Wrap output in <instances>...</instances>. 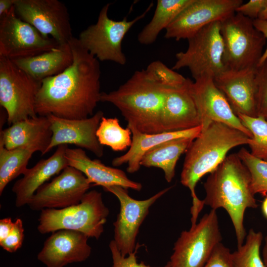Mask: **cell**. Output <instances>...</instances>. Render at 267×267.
Segmentation results:
<instances>
[{
	"mask_svg": "<svg viewBox=\"0 0 267 267\" xmlns=\"http://www.w3.org/2000/svg\"><path fill=\"white\" fill-rule=\"evenodd\" d=\"M91 185L83 173L68 166L50 182L42 185L27 205L33 210L41 211L69 207L80 203Z\"/></svg>",
	"mask_w": 267,
	"mask_h": 267,
	"instance_id": "9a60e30c",
	"label": "cell"
},
{
	"mask_svg": "<svg viewBox=\"0 0 267 267\" xmlns=\"http://www.w3.org/2000/svg\"><path fill=\"white\" fill-rule=\"evenodd\" d=\"M88 238L80 232L57 230L44 241L37 259L46 267H64L69 264L84 262L91 251Z\"/></svg>",
	"mask_w": 267,
	"mask_h": 267,
	"instance_id": "d6986e66",
	"label": "cell"
},
{
	"mask_svg": "<svg viewBox=\"0 0 267 267\" xmlns=\"http://www.w3.org/2000/svg\"><path fill=\"white\" fill-rule=\"evenodd\" d=\"M222 240L217 211L212 209L189 230L181 232L169 261L170 267H203Z\"/></svg>",
	"mask_w": 267,
	"mask_h": 267,
	"instance_id": "30bf717a",
	"label": "cell"
},
{
	"mask_svg": "<svg viewBox=\"0 0 267 267\" xmlns=\"http://www.w3.org/2000/svg\"><path fill=\"white\" fill-rule=\"evenodd\" d=\"M191 82L187 78L183 84L168 89L162 108L164 132L183 131L200 126L197 109L190 90Z\"/></svg>",
	"mask_w": 267,
	"mask_h": 267,
	"instance_id": "ffe728a7",
	"label": "cell"
},
{
	"mask_svg": "<svg viewBox=\"0 0 267 267\" xmlns=\"http://www.w3.org/2000/svg\"><path fill=\"white\" fill-rule=\"evenodd\" d=\"M163 84L178 87L183 84L187 78L168 67L162 61L156 60L151 62L146 67Z\"/></svg>",
	"mask_w": 267,
	"mask_h": 267,
	"instance_id": "d6a6232c",
	"label": "cell"
},
{
	"mask_svg": "<svg viewBox=\"0 0 267 267\" xmlns=\"http://www.w3.org/2000/svg\"><path fill=\"white\" fill-rule=\"evenodd\" d=\"M257 19L267 21V5L260 13Z\"/></svg>",
	"mask_w": 267,
	"mask_h": 267,
	"instance_id": "ee69618b",
	"label": "cell"
},
{
	"mask_svg": "<svg viewBox=\"0 0 267 267\" xmlns=\"http://www.w3.org/2000/svg\"><path fill=\"white\" fill-rule=\"evenodd\" d=\"M67 145H60L54 153L46 159H42L28 169L23 177L14 184L12 190L16 196L15 205L21 207L28 204L37 190L52 177L68 166L66 158Z\"/></svg>",
	"mask_w": 267,
	"mask_h": 267,
	"instance_id": "603a6c76",
	"label": "cell"
},
{
	"mask_svg": "<svg viewBox=\"0 0 267 267\" xmlns=\"http://www.w3.org/2000/svg\"><path fill=\"white\" fill-rule=\"evenodd\" d=\"M111 4L108 3L103 6L96 23L82 31L78 39L83 46L98 61H110L124 65L127 58L122 50L123 39L130 29L145 16L153 3H150L143 13L130 21L127 17L120 21L110 19L108 12Z\"/></svg>",
	"mask_w": 267,
	"mask_h": 267,
	"instance_id": "52a82bcc",
	"label": "cell"
},
{
	"mask_svg": "<svg viewBox=\"0 0 267 267\" xmlns=\"http://www.w3.org/2000/svg\"><path fill=\"white\" fill-rule=\"evenodd\" d=\"M243 125L251 133L248 144L250 153L254 157L267 161V120L262 116L250 117L238 114Z\"/></svg>",
	"mask_w": 267,
	"mask_h": 267,
	"instance_id": "4dcf8cb0",
	"label": "cell"
},
{
	"mask_svg": "<svg viewBox=\"0 0 267 267\" xmlns=\"http://www.w3.org/2000/svg\"><path fill=\"white\" fill-rule=\"evenodd\" d=\"M237 154L249 170L251 178V189L254 195L267 194V161L253 156L250 152L242 148Z\"/></svg>",
	"mask_w": 267,
	"mask_h": 267,
	"instance_id": "1f68e13d",
	"label": "cell"
},
{
	"mask_svg": "<svg viewBox=\"0 0 267 267\" xmlns=\"http://www.w3.org/2000/svg\"><path fill=\"white\" fill-rule=\"evenodd\" d=\"M131 130L121 126L117 118L103 117L96 135L99 143L110 147L113 151H124L130 147L132 142Z\"/></svg>",
	"mask_w": 267,
	"mask_h": 267,
	"instance_id": "f1b7e54d",
	"label": "cell"
},
{
	"mask_svg": "<svg viewBox=\"0 0 267 267\" xmlns=\"http://www.w3.org/2000/svg\"><path fill=\"white\" fill-rule=\"evenodd\" d=\"M257 114L266 118L267 115V59L256 68Z\"/></svg>",
	"mask_w": 267,
	"mask_h": 267,
	"instance_id": "836d02e7",
	"label": "cell"
},
{
	"mask_svg": "<svg viewBox=\"0 0 267 267\" xmlns=\"http://www.w3.org/2000/svg\"><path fill=\"white\" fill-rule=\"evenodd\" d=\"M41 85L11 59L0 56V105L9 125L38 116L36 102Z\"/></svg>",
	"mask_w": 267,
	"mask_h": 267,
	"instance_id": "ba28073f",
	"label": "cell"
},
{
	"mask_svg": "<svg viewBox=\"0 0 267 267\" xmlns=\"http://www.w3.org/2000/svg\"><path fill=\"white\" fill-rule=\"evenodd\" d=\"M263 239L262 232L250 229L245 243L231 253L233 267H266L260 251Z\"/></svg>",
	"mask_w": 267,
	"mask_h": 267,
	"instance_id": "f546056e",
	"label": "cell"
},
{
	"mask_svg": "<svg viewBox=\"0 0 267 267\" xmlns=\"http://www.w3.org/2000/svg\"><path fill=\"white\" fill-rule=\"evenodd\" d=\"M171 86L163 84L147 69L135 71L117 89L101 92L100 101L117 108L131 125L147 134L164 132L162 108Z\"/></svg>",
	"mask_w": 267,
	"mask_h": 267,
	"instance_id": "277c9868",
	"label": "cell"
},
{
	"mask_svg": "<svg viewBox=\"0 0 267 267\" xmlns=\"http://www.w3.org/2000/svg\"><path fill=\"white\" fill-rule=\"evenodd\" d=\"M34 27L19 18L14 5L0 17V56L11 60L35 56L58 45Z\"/></svg>",
	"mask_w": 267,
	"mask_h": 267,
	"instance_id": "8fae6325",
	"label": "cell"
},
{
	"mask_svg": "<svg viewBox=\"0 0 267 267\" xmlns=\"http://www.w3.org/2000/svg\"><path fill=\"white\" fill-rule=\"evenodd\" d=\"M109 246L112 255V267H152L143 262L137 263L136 254L139 247L138 244L134 252L126 257L121 255L114 240L110 241ZM170 267V265L168 261L163 267Z\"/></svg>",
	"mask_w": 267,
	"mask_h": 267,
	"instance_id": "e575fe53",
	"label": "cell"
},
{
	"mask_svg": "<svg viewBox=\"0 0 267 267\" xmlns=\"http://www.w3.org/2000/svg\"><path fill=\"white\" fill-rule=\"evenodd\" d=\"M14 222L10 218L0 220V241L7 237L12 230Z\"/></svg>",
	"mask_w": 267,
	"mask_h": 267,
	"instance_id": "ab89813d",
	"label": "cell"
},
{
	"mask_svg": "<svg viewBox=\"0 0 267 267\" xmlns=\"http://www.w3.org/2000/svg\"><path fill=\"white\" fill-rule=\"evenodd\" d=\"M16 0H0V17L7 13L15 5Z\"/></svg>",
	"mask_w": 267,
	"mask_h": 267,
	"instance_id": "60d3db41",
	"label": "cell"
},
{
	"mask_svg": "<svg viewBox=\"0 0 267 267\" xmlns=\"http://www.w3.org/2000/svg\"><path fill=\"white\" fill-rule=\"evenodd\" d=\"M11 60L33 78L42 82L63 72L72 64L73 57L68 43L35 56Z\"/></svg>",
	"mask_w": 267,
	"mask_h": 267,
	"instance_id": "d4e9b609",
	"label": "cell"
},
{
	"mask_svg": "<svg viewBox=\"0 0 267 267\" xmlns=\"http://www.w3.org/2000/svg\"><path fill=\"white\" fill-rule=\"evenodd\" d=\"M266 120H267V116H266Z\"/></svg>",
	"mask_w": 267,
	"mask_h": 267,
	"instance_id": "f6af8a7d",
	"label": "cell"
},
{
	"mask_svg": "<svg viewBox=\"0 0 267 267\" xmlns=\"http://www.w3.org/2000/svg\"><path fill=\"white\" fill-rule=\"evenodd\" d=\"M253 24L255 28L264 35L266 40V47L260 60L259 65L267 59V21L256 19L253 20Z\"/></svg>",
	"mask_w": 267,
	"mask_h": 267,
	"instance_id": "f35d334b",
	"label": "cell"
},
{
	"mask_svg": "<svg viewBox=\"0 0 267 267\" xmlns=\"http://www.w3.org/2000/svg\"><path fill=\"white\" fill-rule=\"evenodd\" d=\"M16 15L34 27L43 36L59 44H68L73 37L69 13L58 0H16Z\"/></svg>",
	"mask_w": 267,
	"mask_h": 267,
	"instance_id": "4fadbf2b",
	"label": "cell"
},
{
	"mask_svg": "<svg viewBox=\"0 0 267 267\" xmlns=\"http://www.w3.org/2000/svg\"><path fill=\"white\" fill-rule=\"evenodd\" d=\"M37 151L32 148L7 149L0 143V195L7 185L23 174L32 155Z\"/></svg>",
	"mask_w": 267,
	"mask_h": 267,
	"instance_id": "83f0119b",
	"label": "cell"
},
{
	"mask_svg": "<svg viewBox=\"0 0 267 267\" xmlns=\"http://www.w3.org/2000/svg\"><path fill=\"white\" fill-rule=\"evenodd\" d=\"M251 137L242 131L225 124L213 122L201 130L186 151L180 182L187 187L192 198L190 209L191 226L197 223L204 205L195 192V187L205 175L213 172L233 148L248 144Z\"/></svg>",
	"mask_w": 267,
	"mask_h": 267,
	"instance_id": "7a4b0ae2",
	"label": "cell"
},
{
	"mask_svg": "<svg viewBox=\"0 0 267 267\" xmlns=\"http://www.w3.org/2000/svg\"><path fill=\"white\" fill-rule=\"evenodd\" d=\"M226 70L257 68L266 45L264 35L253 20L235 12L221 22Z\"/></svg>",
	"mask_w": 267,
	"mask_h": 267,
	"instance_id": "8992f818",
	"label": "cell"
},
{
	"mask_svg": "<svg viewBox=\"0 0 267 267\" xmlns=\"http://www.w3.org/2000/svg\"><path fill=\"white\" fill-rule=\"evenodd\" d=\"M132 134V142L128 151L124 154L116 157L112 161L113 166L127 164V171L130 174L137 172L143 155L150 149L163 142L181 138H196L201 132L200 126L190 129L164 132L157 134L143 133L134 127L127 125Z\"/></svg>",
	"mask_w": 267,
	"mask_h": 267,
	"instance_id": "cb8c5ba5",
	"label": "cell"
},
{
	"mask_svg": "<svg viewBox=\"0 0 267 267\" xmlns=\"http://www.w3.org/2000/svg\"><path fill=\"white\" fill-rule=\"evenodd\" d=\"M41 212L38 230L41 234L66 229L80 232L96 239L103 233L109 214L102 193L95 190L88 191L78 204Z\"/></svg>",
	"mask_w": 267,
	"mask_h": 267,
	"instance_id": "5b68a950",
	"label": "cell"
},
{
	"mask_svg": "<svg viewBox=\"0 0 267 267\" xmlns=\"http://www.w3.org/2000/svg\"><path fill=\"white\" fill-rule=\"evenodd\" d=\"M251 184L250 172L237 153L227 155L203 184L204 205L213 210L222 208L226 211L235 230L237 248L243 245L247 235L245 211L258 207Z\"/></svg>",
	"mask_w": 267,
	"mask_h": 267,
	"instance_id": "3957f363",
	"label": "cell"
},
{
	"mask_svg": "<svg viewBox=\"0 0 267 267\" xmlns=\"http://www.w3.org/2000/svg\"><path fill=\"white\" fill-rule=\"evenodd\" d=\"M242 0H193L166 28L164 37L188 39L206 26L235 13Z\"/></svg>",
	"mask_w": 267,
	"mask_h": 267,
	"instance_id": "5bb4252c",
	"label": "cell"
},
{
	"mask_svg": "<svg viewBox=\"0 0 267 267\" xmlns=\"http://www.w3.org/2000/svg\"><path fill=\"white\" fill-rule=\"evenodd\" d=\"M187 41V49L176 54L173 70L187 68L194 80L205 77L214 79L226 70L222 61L221 21L206 26Z\"/></svg>",
	"mask_w": 267,
	"mask_h": 267,
	"instance_id": "9c48e42d",
	"label": "cell"
},
{
	"mask_svg": "<svg viewBox=\"0 0 267 267\" xmlns=\"http://www.w3.org/2000/svg\"><path fill=\"white\" fill-rule=\"evenodd\" d=\"M47 117L50 122L52 135L46 153L55 146L70 144L87 149L98 157L103 156V146L99 143L96 135L104 117L102 111L83 119H63L52 115Z\"/></svg>",
	"mask_w": 267,
	"mask_h": 267,
	"instance_id": "e0dca14e",
	"label": "cell"
},
{
	"mask_svg": "<svg viewBox=\"0 0 267 267\" xmlns=\"http://www.w3.org/2000/svg\"><path fill=\"white\" fill-rule=\"evenodd\" d=\"M172 186L163 189L145 200H136L128 194V189L120 186L104 188L118 199L120 208L114 222V239L116 246L123 256L134 252L137 246L136 237L139 227L148 214L150 207Z\"/></svg>",
	"mask_w": 267,
	"mask_h": 267,
	"instance_id": "7c38bea8",
	"label": "cell"
},
{
	"mask_svg": "<svg viewBox=\"0 0 267 267\" xmlns=\"http://www.w3.org/2000/svg\"><path fill=\"white\" fill-rule=\"evenodd\" d=\"M190 90L197 109L201 130L213 122H218L236 128L252 137L251 133L233 112L213 78L205 77L192 81Z\"/></svg>",
	"mask_w": 267,
	"mask_h": 267,
	"instance_id": "2e32d148",
	"label": "cell"
},
{
	"mask_svg": "<svg viewBox=\"0 0 267 267\" xmlns=\"http://www.w3.org/2000/svg\"><path fill=\"white\" fill-rule=\"evenodd\" d=\"M203 267H233L230 249L222 242L219 243Z\"/></svg>",
	"mask_w": 267,
	"mask_h": 267,
	"instance_id": "8d00e7d4",
	"label": "cell"
},
{
	"mask_svg": "<svg viewBox=\"0 0 267 267\" xmlns=\"http://www.w3.org/2000/svg\"><path fill=\"white\" fill-rule=\"evenodd\" d=\"M267 5V0H250L237 7L235 12L252 20L258 18L262 11Z\"/></svg>",
	"mask_w": 267,
	"mask_h": 267,
	"instance_id": "74e56055",
	"label": "cell"
},
{
	"mask_svg": "<svg viewBox=\"0 0 267 267\" xmlns=\"http://www.w3.org/2000/svg\"><path fill=\"white\" fill-rule=\"evenodd\" d=\"M68 43L73 63L60 74L42 81L36 102L39 116L86 119L93 115L100 101L99 61L83 46L78 38L73 37Z\"/></svg>",
	"mask_w": 267,
	"mask_h": 267,
	"instance_id": "6da1fadb",
	"label": "cell"
},
{
	"mask_svg": "<svg viewBox=\"0 0 267 267\" xmlns=\"http://www.w3.org/2000/svg\"><path fill=\"white\" fill-rule=\"evenodd\" d=\"M256 68L225 70L214 79L236 116H257Z\"/></svg>",
	"mask_w": 267,
	"mask_h": 267,
	"instance_id": "ac0fdd59",
	"label": "cell"
},
{
	"mask_svg": "<svg viewBox=\"0 0 267 267\" xmlns=\"http://www.w3.org/2000/svg\"><path fill=\"white\" fill-rule=\"evenodd\" d=\"M264 244L262 252V257L266 267H267V235L264 239Z\"/></svg>",
	"mask_w": 267,
	"mask_h": 267,
	"instance_id": "b9f144b4",
	"label": "cell"
},
{
	"mask_svg": "<svg viewBox=\"0 0 267 267\" xmlns=\"http://www.w3.org/2000/svg\"><path fill=\"white\" fill-rule=\"evenodd\" d=\"M194 139L181 138L160 144L143 155L140 165L145 167H156L162 169L165 179L170 182L175 177L178 159L181 154L186 152Z\"/></svg>",
	"mask_w": 267,
	"mask_h": 267,
	"instance_id": "484cf974",
	"label": "cell"
},
{
	"mask_svg": "<svg viewBox=\"0 0 267 267\" xmlns=\"http://www.w3.org/2000/svg\"><path fill=\"white\" fill-rule=\"evenodd\" d=\"M24 237L22 221L17 218L14 222L13 229L9 234L4 239L0 241V246L6 251L14 253L22 246Z\"/></svg>",
	"mask_w": 267,
	"mask_h": 267,
	"instance_id": "d590c367",
	"label": "cell"
},
{
	"mask_svg": "<svg viewBox=\"0 0 267 267\" xmlns=\"http://www.w3.org/2000/svg\"><path fill=\"white\" fill-rule=\"evenodd\" d=\"M261 210L263 215L267 219V196H266L262 203Z\"/></svg>",
	"mask_w": 267,
	"mask_h": 267,
	"instance_id": "7bdbcfd3",
	"label": "cell"
},
{
	"mask_svg": "<svg viewBox=\"0 0 267 267\" xmlns=\"http://www.w3.org/2000/svg\"><path fill=\"white\" fill-rule=\"evenodd\" d=\"M52 135L48 117L37 116L15 123L1 131L0 143L7 149L32 148L44 155Z\"/></svg>",
	"mask_w": 267,
	"mask_h": 267,
	"instance_id": "44dd1931",
	"label": "cell"
},
{
	"mask_svg": "<svg viewBox=\"0 0 267 267\" xmlns=\"http://www.w3.org/2000/svg\"><path fill=\"white\" fill-rule=\"evenodd\" d=\"M193 0H158L154 15L137 36L138 42L145 45L154 43L161 31L168 27Z\"/></svg>",
	"mask_w": 267,
	"mask_h": 267,
	"instance_id": "4316f807",
	"label": "cell"
},
{
	"mask_svg": "<svg viewBox=\"0 0 267 267\" xmlns=\"http://www.w3.org/2000/svg\"><path fill=\"white\" fill-rule=\"evenodd\" d=\"M66 158L68 166L83 173L92 185L103 188L120 186L127 189L140 191L142 184L129 179L123 171L106 166L100 160L91 159L81 148H67Z\"/></svg>",
	"mask_w": 267,
	"mask_h": 267,
	"instance_id": "7402d4cb",
	"label": "cell"
}]
</instances>
